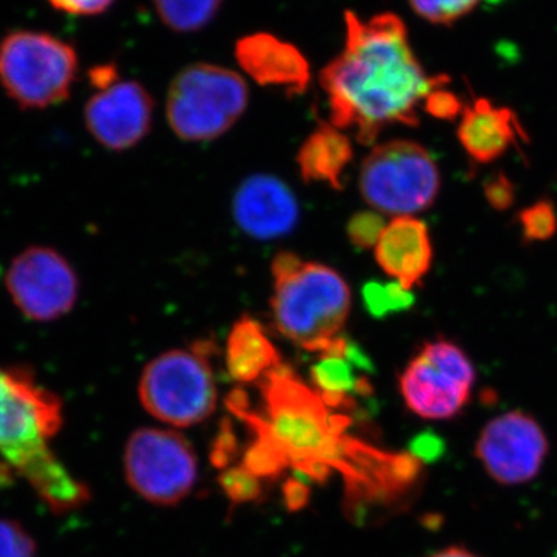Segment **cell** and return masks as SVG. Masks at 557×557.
Segmentation results:
<instances>
[{"mask_svg": "<svg viewBox=\"0 0 557 557\" xmlns=\"http://www.w3.org/2000/svg\"><path fill=\"white\" fill-rule=\"evenodd\" d=\"M418 16L435 25H450L467 16L479 0H409Z\"/></svg>", "mask_w": 557, "mask_h": 557, "instance_id": "cell-24", "label": "cell"}, {"mask_svg": "<svg viewBox=\"0 0 557 557\" xmlns=\"http://www.w3.org/2000/svg\"><path fill=\"white\" fill-rule=\"evenodd\" d=\"M346 42L322 70L330 121L361 145L375 143L394 124L417 126L418 108L446 78H431L410 47L405 22L392 13L361 20L346 11Z\"/></svg>", "mask_w": 557, "mask_h": 557, "instance_id": "cell-1", "label": "cell"}, {"mask_svg": "<svg viewBox=\"0 0 557 557\" xmlns=\"http://www.w3.org/2000/svg\"><path fill=\"white\" fill-rule=\"evenodd\" d=\"M362 302L373 318L383 319L398 311L409 310L413 304V295L395 281H370L362 288Z\"/></svg>", "mask_w": 557, "mask_h": 557, "instance_id": "cell-22", "label": "cell"}, {"mask_svg": "<svg viewBox=\"0 0 557 557\" xmlns=\"http://www.w3.org/2000/svg\"><path fill=\"white\" fill-rule=\"evenodd\" d=\"M386 225L379 212H357L347 223L348 240L358 249H375Z\"/></svg>", "mask_w": 557, "mask_h": 557, "instance_id": "cell-27", "label": "cell"}, {"mask_svg": "<svg viewBox=\"0 0 557 557\" xmlns=\"http://www.w3.org/2000/svg\"><path fill=\"white\" fill-rule=\"evenodd\" d=\"M138 397L150 417L174 428L203 423L218 408V387L199 350L164 351L152 359L138 384Z\"/></svg>", "mask_w": 557, "mask_h": 557, "instance_id": "cell-8", "label": "cell"}, {"mask_svg": "<svg viewBox=\"0 0 557 557\" xmlns=\"http://www.w3.org/2000/svg\"><path fill=\"white\" fill-rule=\"evenodd\" d=\"M78 54L49 33L16 30L0 40V86L21 109L53 108L67 100Z\"/></svg>", "mask_w": 557, "mask_h": 557, "instance_id": "cell-5", "label": "cell"}, {"mask_svg": "<svg viewBox=\"0 0 557 557\" xmlns=\"http://www.w3.org/2000/svg\"><path fill=\"white\" fill-rule=\"evenodd\" d=\"M475 369L463 348L448 339L424 344L399 376L410 412L424 420H453L471 401Z\"/></svg>", "mask_w": 557, "mask_h": 557, "instance_id": "cell-9", "label": "cell"}, {"mask_svg": "<svg viewBox=\"0 0 557 557\" xmlns=\"http://www.w3.org/2000/svg\"><path fill=\"white\" fill-rule=\"evenodd\" d=\"M161 22L178 33L199 32L218 16L223 0H152Z\"/></svg>", "mask_w": 557, "mask_h": 557, "instance_id": "cell-21", "label": "cell"}, {"mask_svg": "<svg viewBox=\"0 0 557 557\" xmlns=\"http://www.w3.org/2000/svg\"><path fill=\"white\" fill-rule=\"evenodd\" d=\"M258 435V442L249 446L242 465L259 479L274 478L287 467L288 458L269 437L259 432Z\"/></svg>", "mask_w": 557, "mask_h": 557, "instance_id": "cell-23", "label": "cell"}, {"mask_svg": "<svg viewBox=\"0 0 557 557\" xmlns=\"http://www.w3.org/2000/svg\"><path fill=\"white\" fill-rule=\"evenodd\" d=\"M0 557H36V542L16 520L0 519Z\"/></svg>", "mask_w": 557, "mask_h": 557, "instance_id": "cell-28", "label": "cell"}, {"mask_svg": "<svg viewBox=\"0 0 557 557\" xmlns=\"http://www.w3.org/2000/svg\"><path fill=\"white\" fill-rule=\"evenodd\" d=\"M344 350L321 355L310 372L311 383L317 388L319 397L330 408L347 405L354 395L372 392L369 381L358 373L361 370L346 357Z\"/></svg>", "mask_w": 557, "mask_h": 557, "instance_id": "cell-20", "label": "cell"}, {"mask_svg": "<svg viewBox=\"0 0 557 557\" xmlns=\"http://www.w3.org/2000/svg\"><path fill=\"white\" fill-rule=\"evenodd\" d=\"M285 500H287L288 508L299 509L309 500V487L302 485L300 482H289L284 490Z\"/></svg>", "mask_w": 557, "mask_h": 557, "instance_id": "cell-32", "label": "cell"}, {"mask_svg": "<svg viewBox=\"0 0 557 557\" xmlns=\"http://www.w3.org/2000/svg\"><path fill=\"white\" fill-rule=\"evenodd\" d=\"M359 190L381 214L413 218L437 199V163L418 143L408 139L383 143L362 161Z\"/></svg>", "mask_w": 557, "mask_h": 557, "instance_id": "cell-7", "label": "cell"}, {"mask_svg": "<svg viewBox=\"0 0 557 557\" xmlns=\"http://www.w3.org/2000/svg\"><path fill=\"white\" fill-rule=\"evenodd\" d=\"M273 277L271 309L281 335L313 354L343 350L351 293L341 274L322 263L304 262L293 252H281L273 260Z\"/></svg>", "mask_w": 557, "mask_h": 557, "instance_id": "cell-3", "label": "cell"}, {"mask_svg": "<svg viewBox=\"0 0 557 557\" xmlns=\"http://www.w3.org/2000/svg\"><path fill=\"white\" fill-rule=\"evenodd\" d=\"M226 369L237 383H255L281 364L277 348L271 343L262 325L244 317L231 329L226 341Z\"/></svg>", "mask_w": 557, "mask_h": 557, "instance_id": "cell-18", "label": "cell"}, {"mask_svg": "<svg viewBox=\"0 0 557 557\" xmlns=\"http://www.w3.org/2000/svg\"><path fill=\"white\" fill-rule=\"evenodd\" d=\"M424 109L431 115L438 116V119L453 120L460 110V104L448 90L438 89L424 102Z\"/></svg>", "mask_w": 557, "mask_h": 557, "instance_id": "cell-30", "label": "cell"}, {"mask_svg": "<svg viewBox=\"0 0 557 557\" xmlns=\"http://www.w3.org/2000/svg\"><path fill=\"white\" fill-rule=\"evenodd\" d=\"M62 424L61 398L30 369L0 366V458L58 515L90 500L89 486L73 478L50 448Z\"/></svg>", "mask_w": 557, "mask_h": 557, "instance_id": "cell-2", "label": "cell"}, {"mask_svg": "<svg viewBox=\"0 0 557 557\" xmlns=\"http://www.w3.org/2000/svg\"><path fill=\"white\" fill-rule=\"evenodd\" d=\"M429 557H479L474 555V553L469 552L467 548L461 547H448L440 549V552L434 553V555Z\"/></svg>", "mask_w": 557, "mask_h": 557, "instance_id": "cell-33", "label": "cell"}, {"mask_svg": "<svg viewBox=\"0 0 557 557\" xmlns=\"http://www.w3.org/2000/svg\"><path fill=\"white\" fill-rule=\"evenodd\" d=\"M153 100L135 81H113L87 101L84 121L102 148L127 150L148 135Z\"/></svg>", "mask_w": 557, "mask_h": 557, "instance_id": "cell-13", "label": "cell"}, {"mask_svg": "<svg viewBox=\"0 0 557 557\" xmlns=\"http://www.w3.org/2000/svg\"><path fill=\"white\" fill-rule=\"evenodd\" d=\"M457 134L468 156L478 163L500 159L520 135L525 137L512 110L498 108L485 98L465 110Z\"/></svg>", "mask_w": 557, "mask_h": 557, "instance_id": "cell-17", "label": "cell"}, {"mask_svg": "<svg viewBox=\"0 0 557 557\" xmlns=\"http://www.w3.org/2000/svg\"><path fill=\"white\" fill-rule=\"evenodd\" d=\"M54 10L72 16H97L112 5L113 0H49Z\"/></svg>", "mask_w": 557, "mask_h": 557, "instance_id": "cell-29", "label": "cell"}, {"mask_svg": "<svg viewBox=\"0 0 557 557\" xmlns=\"http://www.w3.org/2000/svg\"><path fill=\"white\" fill-rule=\"evenodd\" d=\"M485 194L490 203L497 209L508 208L512 203V199H515L511 183L508 182L505 175H497V177L491 178L486 183Z\"/></svg>", "mask_w": 557, "mask_h": 557, "instance_id": "cell-31", "label": "cell"}, {"mask_svg": "<svg viewBox=\"0 0 557 557\" xmlns=\"http://www.w3.org/2000/svg\"><path fill=\"white\" fill-rule=\"evenodd\" d=\"M240 67L263 87H281L288 94H302L310 84V67L295 46L273 35L258 33L236 46Z\"/></svg>", "mask_w": 557, "mask_h": 557, "instance_id": "cell-15", "label": "cell"}, {"mask_svg": "<svg viewBox=\"0 0 557 557\" xmlns=\"http://www.w3.org/2000/svg\"><path fill=\"white\" fill-rule=\"evenodd\" d=\"M248 98L247 83L239 73L214 64L188 65L168 91V121L180 138L209 141L237 123Z\"/></svg>", "mask_w": 557, "mask_h": 557, "instance_id": "cell-6", "label": "cell"}, {"mask_svg": "<svg viewBox=\"0 0 557 557\" xmlns=\"http://www.w3.org/2000/svg\"><path fill=\"white\" fill-rule=\"evenodd\" d=\"M267 420L245 416L259 434L269 437L282 453L311 478L324 479L329 465L339 460L338 426L329 417L327 405L317 391L278 364L262 379Z\"/></svg>", "mask_w": 557, "mask_h": 557, "instance_id": "cell-4", "label": "cell"}, {"mask_svg": "<svg viewBox=\"0 0 557 557\" xmlns=\"http://www.w3.org/2000/svg\"><path fill=\"white\" fill-rule=\"evenodd\" d=\"M234 219L248 236L277 239L295 230L299 205L293 190L273 175L258 174L245 180L236 190Z\"/></svg>", "mask_w": 557, "mask_h": 557, "instance_id": "cell-14", "label": "cell"}, {"mask_svg": "<svg viewBox=\"0 0 557 557\" xmlns=\"http://www.w3.org/2000/svg\"><path fill=\"white\" fill-rule=\"evenodd\" d=\"M548 456V438L530 413H502L480 432L475 457L494 482L516 486L531 482Z\"/></svg>", "mask_w": 557, "mask_h": 557, "instance_id": "cell-12", "label": "cell"}, {"mask_svg": "<svg viewBox=\"0 0 557 557\" xmlns=\"http://www.w3.org/2000/svg\"><path fill=\"white\" fill-rule=\"evenodd\" d=\"M219 483L223 493L234 504H248L262 496V482L244 465L223 469L222 474L219 475Z\"/></svg>", "mask_w": 557, "mask_h": 557, "instance_id": "cell-25", "label": "cell"}, {"mask_svg": "<svg viewBox=\"0 0 557 557\" xmlns=\"http://www.w3.org/2000/svg\"><path fill=\"white\" fill-rule=\"evenodd\" d=\"M354 159L350 139L338 127L319 123L298 152L300 177L306 183L324 182L341 189V177Z\"/></svg>", "mask_w": 557, "mask_h": 557, "instance_id": "cell-19", "label": "cell"}, {"mask_svg": "<svg viewBox=\"0 0 557 557\" xmlns=\"http://www.w3.org/2000/svg\"><path fill=\"white\" fill-rule=\"evenodd\" d=\"M5 287L28 321L53 322L73 310L79 296L78 274L60 251L30 247L11 262Z\"/></svg>", "mask_w": 557, "mask_h": 557, "instance_id": "cell-11", "label": "cell"}, {"mask_svg": "<svg viewBox=\"0 0 557 557\" xmlns=\"http://www.w3.org/2000/svg\"><path fill=\"white\" fill-rule=\"evenodd\" d=\"M520 225L528 240H547L555 236L557 215L549 201H539L520 212Z\"/></svg>", "mask_w": 557, "mask_h": 557, "instance_id": "cell-26", "label": "cell"}, {"mask_svg": "<svg viewBox=\"0 0 557 557\" xmlns=\"http://www.w3.org/2000/svg\"><path fill=\"white\" fill-rule=\"evenodd\" d=\"M197 456L177 431L137 429L124 449V475L139 497L172 507L189 496L197 482Z\"/></svg>", "mask_w": 557, "mask_h": 557, "instance_id": "cell-10", "label": "cell"}, {"mask_svg": "<svg viewBox=\"0 0 557 557\" xmlns=\"http://www.w3.org/2000/svg\"><path fill=\"white\" fill-rule=\"evenodd\" d=\"M434 249L428 226L412 215L387 223L375 247L381 270L409 292L428 276Z\"/></svg>", "mask_w": 557, "mask_h": 557, "instance_id": "cell-16", "label": "cell"}]
</instances>
